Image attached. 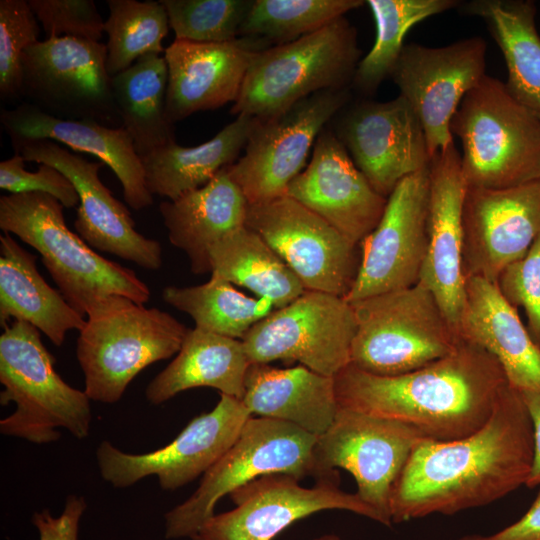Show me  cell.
<instances>
[{"instance_id":"1","label":"cell","mask_w":540,"mask_h":540,"mask_svg":"<svg viewBox=\"0 0 540 540\" xmlns=\"http://www.w3.org/2000/svg\"><path fill=\"white\" fill-rule=\"evenodd\" d=\"M532 458L531 418L521 393L510 386L477 431L415 447L391 492V520L450 515L494 502L526 484Z\"/></svg>"},{"instance_id":"2","label":"cell","mask_w":540,"mask_h":540,"mask_svg":"<svg viewBox=\"0 0 540 540\" xmlns=\"http://www.w3.org/2000/svg\"><path fill=\"white\" fill-rule=\"evenodd\" d=\"M334 381L340 408L411 425L436 441L477 431L511 386L499 362L463 338L448 355L412 372L379 376L349 364Z\"/></svg>"},{"instance_id":"3","label":"cell","mask_w":540,"mask_h":540,"mask_svg":"<svg viewBox=\"0 0 540 540\" xmlns=\"http://www.w3.org/2000/svg\"><path fill=\"white\" fill-rule=\"evenodd\" d=\"M64 206L44 193L0 197V228L17 236L40 255L60 293L86 317L88 309L109 295L136 303L150 299V289L136 273L106 259L66 225Z\"/></svg>"},{"instance_id":"4","label":"cell","mask_w":540,"mask_h":540,"mask_svg":"<svg viewBox=\"0 0 540 540\" xmlns=\"http://www.w3.org/2000/svg\"><path fill=\"white\" fill-rule=\"evenodd\" d=\"M189 328L169 313L121 296L95 302L79 331L76 357L90 400L115 403L146 367L176 355Z\"/></svg>"},{"instance_id":"5","label":"cell","mask_w":540,"mask_h":540,"mask_svg":"<svg viewBox=\"0 0 540 540\" xmlns=\"http://www.w3.org/2000/svg\"><path fill=\"white\" fill-rule=\"evenodd\" d=\"M450 131L462 145L468 187L503 189L540 179V116L500 80L485 75L466 93Z\"/></svg>"},{"instance_id":"6","label":"cell","mask_w":540,"mask_h":540,"mask_svg":"<svg viewBox=\"0 0 540 540\" xmlns=\"http://www.w3.org/2000/svg\"><path fill=\"white\" fill-rule=\"evenodd\" d=\"M55 358L42 343L40 331L25 321H12L0 336L1 405L15 403L0 420V432L36 444L60 438L58 428L77 439L89 435L90 399L56 372Z\"/></svg>"},{"instance_id":"7","label":"cell","mask_w":540,"mask_h":540,"mask_svg":"<svg viewBox=\"0 0 540 540\" xmlns=\"http://www.w3.org/2000/svg\"><path fill=\"white\" fill-rule=\"evenodd\" d=\"M360 55L356 29L345 17L270 46L253 58L230 113L267 119L317 92L348 88Z\"/></svg>"},{"instance_id":"8","label":"cell","mask_w":540,"mask_h":540,"mask_svg":"<svg viewBox=\"0 0 540 540\" xmlns=\"http://www.w3.org/2000/svg\"><path fill=\"white\" fill-rule=\"evenodd\" d=\"M350 304L356 319L350 365L370 374L420 369L452 352L461 338L433 293L419 282Z\"/></svg>"},{"instance_id":"9","label":"cell","mask_w":540,"mask_h":540,"mask_svg":"<svg viewBox=\"0 0 540 540\" xmlns=\"http://www.w3.org/2000/svg\"><path fill=\"white\" fill-rule=\"evenodd\" d=\"M317 437L289 422L250 417L232 447L203 475L196 491L165 514V537H192L214 516L218 500L256 478L313 476Z\"/></svg>"},{"instance_id":"10","label":"cell","mask_w":540,"mask_h":540,"mask_svg":"<svg viewBox=\"0 0 540 540\" xmlns=\"http://www.w3.org/2000/svg\"><path fill=\"white\" fill-rule=\"evenodd\" d=\"M427 438L411 425L340 408L329 429L317 437L313 451L317 479L351 473L356 494L392 524L390 496L415 447Z\"/></svg>"},{"instance_id":"11","label":"cell","mask_w":540,"mask_h":540,"mask_svg":"<svg viewBox=\"0 0 540 540\" xmlns=\"http://www.w3.org/2000/svg\"><path fill=\"white\" fill-rule=\"evenodd\" d=\"M355 331V313L348 301L306 290L254 324L241 340L251 363L298 361L335 377L350 364Z\"/></svg>"},{"instance_id":"12","label":"cell","mask_w":540,"mask_h":540,"mask_svg":"<svg viewBox=\"0 0 540 540\" xmlns=\"http://www.w3.org/2000/svg\"><path fill=\"white\" fill-rule=\"evenodd\" d=\"M21 66L22 96L40 110L61 119L104 125L120 120L106 68L105 44L46 38L24 51Z\"/></svg>"},{"instance_id":"13","label":"cell","mask_w":540,"mask_h":540,"mask_svg":"<svg viewBox=\"0 0 540 540\" xmlns=\"http://www.w3.org/2000/svg\"><path fill=\"white\" fill-rule=\"evenodd\" d=\"M349 99L348 88L324 90L278 115L257 118L244 155L226 167L249 205L286 194L291 181L306 167L319 134Z\"/></svg>"},{"instance_id":"14","label":"cell","mask_w":540,"mask_h":540,"mask_svg":"<svg viewBox=\"0 0 540 540\" xmlns=\"http://www.w3.org/2000/svg\"><path fill=\"white\" fill-rule=\"evenodd\" d=\"M251 415L242 400L220 394L213 410L193 418L169 444L152 452L126 453L103 440L96 450L100 475L115 488L155 475L163 490H176L214 466Z\"/></svg>"},{"instance_id":"15","label":"cell","mask_w":540,"mask_h":540,"mask_svg":"<svg viewBox=\"0 0 540 540\" xmlns=\"http://www.w3.org/2000/svg\"><path fill=\"white\" fill-rule=\"evenodd\" d=\"M245 226L282 258L306 290L345 298L357 275V246L287 195L249 205Z\"/></svg>"},{"instance_id":"16","label":"cell","mask_w":540,"mask_h":540,"mask_svg":"<svg viewBox=\"0 0 540 540\" xmlns=\"http://www.w3.org/2000/svg\"><path fill=\"white\" fill-rule=\"evenodd\" d=\"M287 474L264 475L229 495L236 508L212 516L192 540H272L295 521L313 513L340 509L385 525L384 519L356 493L339 488V477L317 479L311 488Z\"/></svg>"},{"instance_id":"17","label":"cell","mask_w":540,"mask_h":540,"mask_svg":"<svg viewBox=\"0 0 540 540\" xmlns=\"http://www.w3.org/2000/svg\"><path fill=\"white\" fill-rule=\"evenodd\" d=\"M429 168L402 179L377 226L360 242L349 303L419 282L428 243Z\"/></svg>"},{"instance_id":"18","label":"cell","mask_w":540,"mask_h":540,"mask_svg":"<svg viewBox=\"0 0 540 540\" xmlns=\"http://www.w3.org/2000/svg\"><path fill=\"white\" fill-rule=\"evenodd\" d=\"M486 50L478 36L436 48L405 44L390 77L417 114L431 159L454 141L452 117L466 93L486 75Z\"/></svg>"},{"instance_id":"19","label":"cell","mask_w":540,"mask_h":540,"mask_svg":"<svg viewBox=\"0 0 540 540\" xmlns=\"http://www.w3.org/2000/svg\"><path fill=\"white\" fill-rule=\"evenodd\" d=\"M11 145L14 153L25 161L54 166L72 181L79 195L74 229L90 247L146 270L161 267L160 243L135 229L127 207L112 195L99 177L102 162L88 161L52 140L11 141Z\"/></svg>"},{"instance_id":"20","label":"cell","mask_w":540,"mask_h":540,"mask_svg":"<svg viewBox=\"0 0 540 540\" xmlns=\"http://www.w3.org/2000/svg\"><path fill=\"white\" fill-rule=\"evenodd\" d=\"M334 133L373 189L385 198L402 179L431 163L423 126L401 95L385 102L355 103L343 113Z\"/></svg>"},{"instance_id":"21","label":"cell","mask_w":540,"mask_h":540,"mask_svg":"<svg viewBox=\"0 0 540 540\" xmlns=\"http://www.w3.org/2000/svg\"><path fill=\"white\" fill-rule=\"evenodd\" d=\"M462 221L465 276L497 282L540 234V179L503 189L467 186Z\"/></svg>"},{"instance_id":"22","label":"cell","mask_w":540,"mask_h":540,"mask_svg":"<svg viewBox=\"0 0 540 540\" xmlns=\"http://www.w3.org/2000/svg\"><path fill=\"white\" fill-rule=\"evenodd\" d=\"M285 195L358 245L377 226L387 203L335 133L326 128L314 144L309 163L291 181Z\"/></svg>"},{"instance_id":"23","label":"cell","mask_w":540,"mask_h":540,"mask_svg":"<svg viewBox=\"0 0 540 540\" xmlns=\"http://www.w3.org/2000/svg\"><path fill=\"white\" fill-rule=\"evenodd\" d=\"M467 190L454 141L429 166L428 243L419 283L429 289L458 332L465 302L463 204Z\"/></svg>"},{"instance_id":"24","label":"cell","mask_w":540,"mask_h":540,"mask_svg":"<svg viewBox=\"0 0 540 540\" xmlns=\"http://www.w3.org/2000/svg\"><path fill=\"white\" fill-rule=\"evenodd\" d=\"M268 47L254 37L222 43L175 39L164 51L170 121L175 124L193 113L234 103L253 58Z\"/></svg>"},{"instance_id":"25","label":"cell","mask_w":540,"mask_h":540,"mask_svg":"<svg viewBox=\"0 0 540 540\" xmlns=\"http://www.w3.org/2000/svg\"><path fill=\"white\" fill-rule=\"evenodd\" d=\"M1 125L10 141L52 140L91 154L110 167L121 183L125 202L135 210L153 203L146 186L142 160L123 127H110L92 120L54 117L26 102L1 109Z\"/></svg>"},{"instance_id":"26","label":"cell","mask_w":540,"mask_h":540,"mask_svg":"<svg viewBox=\"0 0 540 540\" xmlns=\"http://www.w3.org/2000/svg\"><path fill=\"white\" fill-rule=\"evenodd\" d=\"M458 334L490 353L512 387L540 394V348L497 282L466 277Z\"/></svg>"},{"instance_id":"27","label":"cell","mask_w":540,"mask_h":540,"mask_svg":"<svg viewBox=\"0 0 540 540\" xmlns=\"http://www.w3.org/2000/svg\"><path fill=\"white\" fill-rule=\"evenodd\" d=\"M226 167L206 185L159 205L170 243L186 254L195 274L210 272V248L245 225L249 203Z\"/></svg>"},{"instance_id":"28","label":"cell","mask_w":540,"mask_h":540,"mask_svg":"<svg viewBox=\"0 0 540 540\" xmlns=\"http://www.w3.org/2000/svg\"><path fill=\"white\" fill-rule=\"evenodd\" d=\"M242 402L251 414L295 424L315 436L329 429L339 410L334 377L303 365L282 369L251 363Z\"/></svg>"},{"instance_id":"29","label":"cell","mask_w":540,"mask_h":540,"mask_svg":"<svg viewBox=\"0 0 540 540\" xmlns=\"http://www.w3.org/2000/svg\"><path fill=\"white\" fill-rule=\"evenodd\" d=\"M36 260L11 234L0 236V325L25 321L61 346L68 331L83 328L86 317L45 281Z\"/></svg>"},{"instance_id":"30","label":"cell","mask_w":540,"mask_h":540,"mask_svg":"<svg viewBox=\"0 0 540 540\" xmlns=\"http://www.w3.org/2000/svg\"><path fill=\"white\" fill-rule=\"evenodd\" d=\"M250 364L242 340L194 327L175 358L147 385L145 396L160 405L185 390L210 387L242 400Z\"/></svg>"},{"instance_id":"31","label":"cell","mask_w":540,"mask_h":540,"mask_svg":"<svg viewBox=\"0 0 540 540\" xmlns=\"http://www.w3.org/2000/svg\"><path fill=\"white\" fill-rule=\"evenodd\" d=\"M256 122L240 114L202 144L184 147L175 141L141 157L149 192L174 200L206 185L239 159Z\"/></svg>"},{"instance_id":"32","label":"cell","mask_w":540,"mask_h":540,"mask_svg":"<svg viewBox=\"0 0 540 540\" xmlns=\"http://www.w3.org/2000/svg\"><path fill=\"white\" fill-rule=\"evenodd\" d=\"M464 14L482 18L507 66L509 93L540 116V36L531 0H472Z\"/></svg>"},{"instance_id":"33","label":"cell","mask_w":540,"mask_h":540,"mask_svg":"<svg viewBox=\"0 0 540 540\" xmlns=\"http://www.w3.org/2000/svg\"><path fill=\"white\" fill-rule=\"evenodd\" d=\"M167 86V63L158 54H147L111 77L121 127L140 158L176 141L174 123L166 110Z\"/></svg>"},{"instance_id":"34","label":"cell","mask_w":540,"mask_h":540,"mask_svg":"<svg viewBox=\"0 0 540 540\" xmlns=\"http://www.w3.org/2000/svg\"><path fill=\"white\" fill-rule=\"evenodd\" d=\"M210 273L243 286L281 308L306 289L271 246L255 231L241 226L209 250Z\"/></svg>"},{"instance_id":"35","label":"cell","mask_w":540,"mask_h":540,"mask_svg":"<svg viewBox=\"0 0 540 540\" xmlns=\"http://www.w3.org/2000/svg\"><path fill=\"white\" fill-rule=\"evenodd\" d=\"M162 299L188 314L196 328L240 340L275 309L267 299L249 297L213 275L200 285L165 287Z\"/></svg>"},{"instance_id":"36","label":"cell","mask_w":540,"mask_h":540,"mask_svg":"<svg viewBox=\"0 0 540 540\" xmlns=\"http://www.w3.org/2000/svg\"><path fill=\"white\" fill-rule=\"evenodd\" d=\"M376 24L375 42L357 65L352 85L366 96L376 93L405 46L404 38L417 23L460 5L457 0H368Z\"/></svg>"},{"instance_id":"37","label":"cell","mask_w":540,"mask_h":540,"mask_svg":"<svg viewBox=\"0 0 540 540\" xmlns=\"http://www.w3.org/2000/svg\"><path fill=\"white\" fill-rule=\"evenodd\" d=\"M106 68L110 77L128 69L147 54L164 53L162 40L170 25L160 1L108 0Z\"/></svg>"},{"instance_id":"38","label":"cell","mask_w":540,"mask_h":540,"mask_svg":"<svg viewBox=\"0 0 540 540\" xmlns=\"http://www.w3.org/2000/svg\"><path fill=\"white\" fill-rule=\"evenodd\" d=\"M362 0H254L240 37H254L270 46L294 41L362 6Z\"/></svg>"},{"instance_id":"39","label":"cell","mask_w":540,"mask_h":540,"mask_svg":"<svg viewBox=\"0 0 540 540\" xmlns=\"http://www.w3.org/2000/svg\"><path fill=\"white\" fill-rule=\"evenodd\" d=\"M175 39L222 43L240 37L254 0H161Z\"/></svg>"},{"instance_id":"40","label":"cell","mask_w":540,"mask_h":540,"mask_svg":"<svg viewBox=\"0 0 540 540\" xmlns=\"http://www.w3.org/2000/svg\"><path fill=\"white\" fill-rule=\"evenodd\" d=\"M39 22L26 0L0 1V98L13 101L22 96L24 51L39 41Z\"/></svg>"},{"instance_id":"41","label":"cell","mask_w":540,"mask_h":540,"mask_svg":"<svg viewBox=\"0 0 540 540\" xmlns=\"http://www.w3.org/2000/svg\"><path fill=\"white\" fill-rule=\"evenodd\" d=\"M47 38L70 37L100 42L104 23L93 0H28Z\"/></svg>"},{"instance_id":"42","label":"cell","mask_w":540,"mask_h":540,"mask_svg":"<svg viewBox=\"0 0 540 540\" xmlns=\"http://www.w3.org/2000/svg\"><path fill=\"white\" fill-rule=\"evenodd\" d=\"M497 285L514 308L524 310L526 328L540 348V234L522 258L502 271Z\"/></svg>"},{"instance_id":"43","label":"cell","mask_w":540,"mask_h":540,"mask_svg":"<svg viewBox=\"0 0 540 540\" xmlns=\"http://www.w3.org/2000/svg\"><path fill=\"white\" fill-rule=\"evenodd\" d=\"M25 159L15 154L0 162V188L10 194L44 193L56 198L64 207L79 205V195L72 181L59 169L38 164L36 171L24 168Z\"/></svg>"},{"instance_id":"44","label":"cell","mask_w":540,"mask_h":540,"mask_svg":"<svg viewBox=\"0 0 540 540\" xmlns=\"http://www.w3.org/2000/svg\"><path fill=\"white\" fill-rule=\"evenodd\" d=\"M86 510L84 497L69 495L60 516L54 517L48 509L35 512L32 523L40 540H78L79 522Z\"/></svg>"},{"instance_id":"45","label":"cell","mask_w":540,"mask_h":540,"mask_svg":"<svg viewBox=\"0 0 540 540\" xmlns=\"http://www.w3.org/2000/svg\"><path fill=\"white\" fill-rule=\"evenodd\" d=\"M459 540H540V489L527 512L516 522L490 535H465Z\"/></svg>"},{"instance_id":"46","label":"cell","mask_w":540,"mask_h":540,"mask_svg":"<svg viewBox=\"0 0 540 540\" xmlns=\"http://www.w3.org/2000/svg\"><path fill=\"white\" fill-rule=\"evenodd\" d=\"M529 412L533 428V458L526 486H540V394L533 391H519Z\"/></svg>"},{"instance_id":"47","label":"cell","mask_w":540,"mask_h":540,"mask_svg":"<svg viewBox=\"0 0 540 540\" xmlns=\"http://www.w3.org/2000/svg\"><path fill=\"white\" fill-rule=\"evenodd\" d=\"M315 540H341V539L336 535H324Z\"/></svg>"}]
</instances>
